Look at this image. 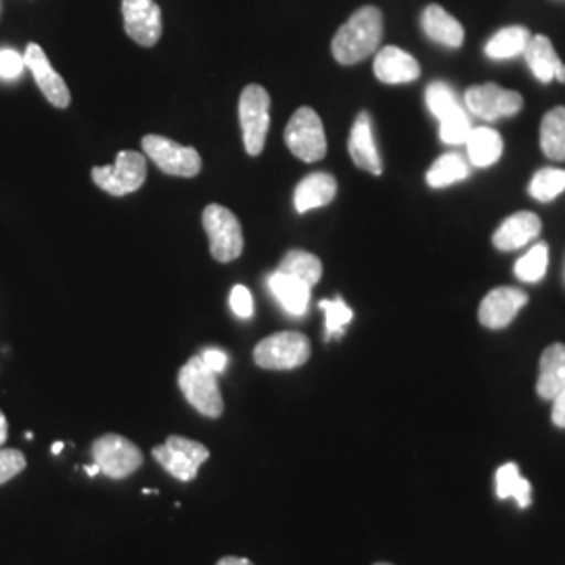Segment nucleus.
<instances>
[{"label":"nucleus","instance_id":"7ed1b4c3","mask_svg":"<svg viewBox=\"0 0 565 565\" xmlns=\"http://www.w3.org/2000/svg\"><path fill=\"white\" fill-rule=\"evenodd\" d=\"M203 228L210 239V252L218 263H233L243 254V231L237 216L218 203L203 210Z\"/></svg>","mask_w":565,"mask_h":565},{"label":"nucleus","instance_id":"a878e982","mask_svg":"<svg viewBox=\"0 0 565 565\" xmlns=\"http://www.w3.org/2000/svg\"><path fill=\"white\" fill-rule=\"evenodd\" d=\"M541 147L548 160L565 162V107H555L543 118Z\"/></svg>","mask_w":565,"mask_h":565},{"label":"nucleus","instance_id":"9d476101","mask_svg":"<svg viewBox=\"0 0 565 565\" xmlns=\"http://www.w3.org/2000/svg\"><path fill=\"white\" fill-rule=\"evenodd\" d=\"M93 459L102 467V473L111 480H124L132 476L142 465L139 446L118 434H105L93 448Z\"/></svg>","mask_w":565,"mask_h":565},{"label":"nucleus","instance_id":"e433bc0d","mask_svg":"<svg viewBox=\"0 0 565 565\" xmlns=\"http://www.w3.org/2000/svg\"><path fill=\"white\" fill-rule=\"evenodd\" d=\"M553 424L565 429V390L553 401Z\"/></svg>","mask_w":565,"mask_h":565},{"label":"nucleus","instance_id":"c9c22d12","mask_svg":"<svg viewBox=\"0 0 565 565\" xmlns=\"http://www.w3.org/2000/svg\"><path fill=\"white\" fill-rule=\"evenodd\" d=\"M200 356H202L205 366H207L210 371H214L216 375L223 373L224 369H226V364H228V356H226V352H223L221 348H205Z\"/></svg>","mask_w":565,"mask_h":565},{"label":"nucleus","instance_id":"a19ab883","mask_svg":"<svg viewBox=\"0 0 565 565\" xmlns=\"http://www.w3.org/2000/svg\"><path fill=\"white\" fill-rule=\"evenodd\" d=\"M61 450H63V445L55 443V445H53V455H60Z\"/></svg>","mask_w":565,"mask_h":565},{"label":"nucleus","instance_id":"412c9836","mask_svg":"<svg viewBox=\"0 0 565 565\" xmlns=\"http://www.w3.org/2000/svg\"><path fill=\"white\" fill-rule=\"evenodd\" d=\"M565 390V345L553 343L541 356V373L536 392L543 401H555Z\"/></svg>","mask_w":565,"mask_h":565},{"label":"nucleus","instance_id":"f03ea898","mask_svg":"<svg viewBox=\"0 0 565 565\" xmlns=\"http://www.w3.org/2000/svg\"><path fill=\"white\" fill-rule=\"evenodd\" d=\"M179 385L184 398L195 411L210 419H218L223 415L224 403L216 373L205 366L200 354L182 366Z\"/></svg>","mask_w":565,"mask_h":565},{"label":"nucleus","instance_id":"72a5a7b5","mask_svg":"<svg viewBox=\"0 0 565 565\" xmlns=\"http://www.w3.org/2000/svg\"><path fill=\"white\" fill-rule=\"evenodd\" d=\"M25 67V61L13 49H0V78L2 81H15L20 78Z\"/></svg>","mask_w":565,"mask_h":565},{"label":"nucleus","instance_id":"a211bd4d","mask_svg":"<svg viewBox=\"0 0 565 565\" xmlns=\"http://www.w3.org/2000/svg\"><path fill=\"white\" fill-rule=\"evenodd\" d=\"M541 228H543V224L536 214L518 212L497 228L492 243L501 252H515L532 239H536L541 235Z\"/></svg>","mask_w":565,"mask_h":565},{"label":"nucleus","instance_id":"4468645a","mask_svg":"<svg viewBox=\"0 0 565 565\" xmlns=\"http://www.w3.org/2000/svg\"><path fill=\"white\" fill-rule=\"evenodd\" d=\"M23 61H25V67L32 72L34 81L39 84L42 95L49 99V103L60 107V109H65L72 102L70 88H67V84L63 82L60 74L53 70L46 53L42 51V46H39L36 42H30L28 49H25Z\"/></svg>","mask_w":565,"mask_h":565},{"label":"nucleus","instance_id":"ddd939ff","mask_svg":"<svg viewBox=\"0 0 565 565\" xmlns=\"http://www.w3.org/2000/svg\"><path fill=\"white\" fill-rule=\"evenodd\" d=\"M126 34L141 44L153 46L162 39V9L156 0H121Z\"/></svg>","mask_w":565,"mask_h":565},{"label":"nucleus","instance_id":"4c0bfd02","mask_svg":"<svg viewBox=\"0 0 565 565\" xmlns=\"http://www.w3.org/2000/svg\"><path fill=\"white\" fill-rule=\"evenodd\" d=\"M7 436H9V424H7V417L0 411V446L7 443Z\"/></svg>","mask_w":565,"mask_h":565},{"label":"nucleus","instance_id":"473e14b6","mask_svg":"<svg viewBox=\"0 0 565 565\" xmlns=\"http://www.w3.org/2000/svg\"><path fill=\"white\" fill-rule=\"evenodd\" d=\"M25 469V457L15 448H0V486L7 484Z\"/></svg>","mask_w":565,"mask_h":565},{"label":"nucleus","instance_id":"b1692460","mask_svg":"<svg viewBox=\"0 0 565 565\" xmlns=\"http://www.w3.org/2000/svg\"><path fill=\"white\" fill-rule=\"evenodd\" d=\"M467 156H469V162L478 168H488L494 162H499L501 153H503V139L497 130L492 128H471L467 139Z\"/></svg>","mask_w":565,"mask_h":565},{"label":"nucleus","instance_id":"37998d69","mask_svg":"<svg viewBox=\"0 0 565 565\" xmlns=\"http://www.w3.org/2000/svg\"><path fill=\"white\" fill-rule=\"evenodd\" d=\"M564 277H565V270H564Z\"/></svg>","mask_w":565,"mask_h":565},{"label":"nucleus","instance_id":"f704fd0d","mask_svg":"<svg viewBox=\"0 0 565 565\" xmlns=\"http://www.w3.org/2000/svg\"><path fill=\"white\" fill-rule=\"evenodd\" d=\"M231 308L239 319H249L254 315V300L247 287L235 285L231 291Z\"/></svg>","mask_w":565,"mask_h":565},{"label":"nucleus","instance_id":"0eeeda50","mask_svg":"<svg viewBox=\"0 0 565 565\" xmlns=\"http://www.w3.org/2000/svg\"><path fill=\"white\" fill-rule=\"evenodd\" d=\"M239 121H242L243 142L249 156H260L266 145V135L270 126V95L258 84L243 88L239 97Z\"/></svg>","mask_w":565,"mask_h":565},{"label":"nucleus","instance_id":"c85d7f7f","mask_svg":"<svg viewBox=\"0 0 565 565\" xmlns=\"http://www.w3.org/2000/svg\"><path fill=\"white\" fill-rule=\"evenodd\" d=\"M469 177V166L459 153H446L427 170L425 181L434 189H445Z\"/></svg>","mask_w":565,"mask_h":565},{"label":"nucleus","instance_id":"ea45409f","mask_svg":"<svg viewBox=\"0 0 565 565\" xmlns=\"http://www.w3.org/2000/svg\"><path fill=\"white\" fill-rule=\"evenodd\" d=\"M86 473H88V476H99V473H102V467L97 463L88 465V467H86Z\"/></svg>","mask_w":565,"mask_h":565},{"label":"nucleus","instance_id":"5701e85b","mask_svg":"<svg viewBox=\"0 0 565 565\" xmlns=\"http://www.w3.org/2000/svg\"><path fill=\"white\" fill-rule=\"evenodd\" d=\"M268 287L287 315L302 317L303 312L308 310L312 287H308L306 282L298 281V279L277 270L268 277Z\"/></svg>","mask_w":565,"mask_h":565},{"label":"nucleus","instance_id":"423d86ee","mask_svg":"<svg viewBox=\"0 0 565 565\" xmlns=\"http://www.w3.org/2000/svg\"><path fill=\"white\" fill-rule=\"evenodd\" d=\"M285 145L302 162H319L327 153L323 121L310 107H300L285 126Z\"/></svg>","mask_w":565,"mask_h":565},{"label":"nucleus","instance_id":"6ab92c4d","mask_svg":"<svg viewBox=\"0 0 565 565\" xmlns=\"http://www.w3.org/2000/svg\"><path fill=\"white\" fill-rule=\"evenodd\" d=\"M524 57L536 81L548 84L557 78L565 84V65L546 36H532L525 46Z\"/></svg>","mask_w":565,"mask_h":565},{"label":"nucleus","instance_id":"58836bf2","mask_svg":"<svg viewBox=\"0 0 565 565\" xmlns=\"http://www.w3.org/2000/svg\"><path fill=\"white\" fill-rule=\"evenodd\" d=\"M216 565H254L249 559H243V557H223Z\"/></svg>","mask_w":565,"mask_h":565},{"label":"nucleus","instance_id":"6e6552de","mask_svg":"<svg viewBox=\"0 0 565 565\" xmlns=\"http://www.w3.org/2000/svg\"><path fill=\"white\" fill-rule=\"evenodd\" d=\"M153 459L162 465L172 478L181 482H191L195 480L200 467L210 459V450L202 443L182 436H170L166 445L153 448Z\"/></svg>","mask_w":565,"mask_h":565},{"label":"nucleus","instance_id":"39448f33","mask_svg":"<svg viewBox=\"0 0 565 565\" xmlns=\"http://www.w3.org/2000/svg\"><path fill=\"white\" fill-rule=\"evenodd\" d=\"M310 340L298 331H281L254 348V361L268 371H291L310 359Z\"/></svg>","mask_w":565,"mask_h":565},{"label":"nucleus","instance_id":"393cba45","mask_svg":"<svg viewBox=\"0 0 565 565\" xmlns=\"http://www.w3.org/2000/svg\"><path fill=\"white\" fill-rule=\"evenodd\" d=\"M532 34L524 25H509L486 42L484 53L490 60H513L524 55Z\"/></svg>","mask_w":565,"mask_h":565},{"label":"nucleus","instance_id":"cd10ccee","mask_svg":"<svg viewBox=\"0 0 565 565\" xmlns=\"http://www.w3.org/2000/svg\"><path fill=\"white\" fill-rule=\"evenodd\" d=\"M279 273H285L298 281L306 282L308 287H315L323 277V264L321 260L303 249H291L285 258H282Z\"/></svg>","mask_w":565,"mask_h":565},{"label":"nucleus","instance_id":"f8f14e48","mask_svg":"<svg viewBox=\"0 0 565 565\" xmlns=\"http://www.w3.org/2000/svg\"><path fill=\"white\" fill-rule=\"evenodd\" d=\"M467 109L486 121L501 120L522 111L524 99L515 90H507L499 84H482L471 86L465 93Z\"/></svg>","mask_w":565,"mask_h":565},{"label":"nucleus","instance_id":"dca6fc26","mask_svg":"<svg viewBox=\"0 0 565 565\" xmlns=\"http://www.w3.org/2000/svg\"><path fill=\"white\" fill-rule=\"evenodd\" d=\"M352 162L356 163L364 172H371L375 177H380L384 172V163L380 158L375 137H373V128H371V116L363 111L356 116L352 132H350V142H348Z\"/></svg>","mask_w":565,"mask_h":565},{"label":"nucleus","instance_id":"2f4dec72","mask_svg":"<svg viewBox=\"0 0 565 565\" xmlns=\"http://www.w3.org/2000/svg\"><path fill=\"white\" fill-rule=\"evenodd\" d=\"M548 266V249L543 243L534 245L525 256L515 264V275L524 282H539L545 277Z\"/></svg>","mask_w":565,"mask_h":565},{"label":"nucleus","instance_id":"4be33fe9","mask_svg":"<svg viewBox=\"0 0 565 565\" xmlns=\"http://www.w3.org/2000/svg\"><path fill=\"white\" fill-rule=\"evenodd\" d=\"M335 193H338L335 179L324 172H315V174H308L296 186L294 203H296V210L303 214V212H310V210H317V207H323L327 203L333 202Z\"/></svg>","mask_w":565,"mask_h":565},{"label":"nucleus","instance_id":"f257e3e1","mask_svg":"<svg viewBox=\"0 0 565 565\" xmlns=\"http://www.w3.org/2000/svg\"><path fill=\"white\" fill-rule=\"evenodd\" d=\"M384 39V15L377 7H361L338 30L331 42L333 57L342 65H354L371 57Z\"/></svg>","mask_w":565,"mask_h":565},{"label":"nucleus","instance_id":"c756f323","mask_svg":"<svg viewBox=\"0 0 565 565\" xmlns=\"http://www.w3.org/2000/svg\"><path fill=\"white\" fill-rule=\"evenodd\" d=\"M565 191V170L557 168H545L534 174L530 182V195L536 202L548 203L559 198Z\"/></svg>","mask_w":565,"mask_h":565},{"label":"nucleus","instance_id":"aec40b11","mask_svg":"<svg viewBox=\"0 0 565 565\" xmlns=\"http://www.w3.org/2000/svg\"><path fill=\"white\" fill-rule=\"evenodd\" d=\"M422 28L429 41L448 49H459L465 41L463 25L440 4H429L422 15Z\"/></svg>","mask_w":565,"mask_h":565},{"label":"nucleus","instance_id":"bb28decb","mask_svg":"<svg viewBox=\"0 0 565 565\" xmlns=\"http://www.w3.org/2000/svg\"><path fill=\"white\" fill-rule=\"evenodd\" d=\"M497 497L499 499H515L520 509L532 505V486L522 478L518 463H505L497 471Z\"/></svg>","mask_w":565,"mask_h":565},{"label":"nucleus","instance_id":"7c9ffc66","mask_svg":"<svg viewBox=\"0 0 565 565\" xmlns=\"http://www.w3.org/2000/svg\"><path fill=\"white\" fill-rule=\"evenodd\" d=\"M319 308L324 312V338L327 340H338L342 338L345 324L352 321L354 312L342 298L335 300H321Z\"/></svg>","mask_w":565,"mask_h":565},{"label":"nucleus","instance_id":"20e7f679","mask_svg":"<svg viewBox=\"0 0 565 565\" xmlns=\"http://www.w3.org/2000/svg\"><path fill=\"white\" fill-rule=\"evenodd\" d=\"M425 102L429 111L440 121V139L446 145H461L473 128L471 120L457 99L452 86L446 82H434L427 86Z\"/></svg>","mask_w":565,"mask_h":565},{"label":"nucleus","instance_id":"f3484780","mask_svg":"<svg viewBox=\"0 0 565 565\" xmlns=\"http://www.w3.org/2000/svg\"><path fill=\"white\" fill-rule=\"evenodd\" d=\"M373 72L377 81L385 84H406L415 82L422 74V67L413 55L398 46H384L373 61Z\"/></svg>","mask_w":565,"mask_h":565},{"label":"nucleus","instance_id":"1a4fd4ad","mask_svg":"<svg viewBox=\"0 0 565 565\" xmlns=\"http://www.w3.org/2000/svg\"><path fill=\"white\" fill-rule=\"evenodd\" d=\"M141 145L147 158L153 160L156 166L170 177L193 179L202 170V158L193 147H182L179 142L158 137V135L145 137Z\"/></svg>","mask_w":565,"mask_h":565},{"label":"nucleus","instance_id":"2eb2a0df","mask_svg":"<svg viewBox=\"0 0 565 565\" xmlns=\"http://www.w3.org/2000/svg\"><path fill=\"white\" fill-rule=\"evenodd\" d=\"M525 303H527V294L522 289L499 287V289H492L480 303L478 319L488 329H505L507 324L513 323V319L518 317V312L524 308Z\"/></svg>","mask_w":565,"mask_h":565},{"label":"nucleus","instance_id":"79ce46f5","mask_svg":"<svg viewBox=\"0 0 565 565\" xmlns=\"http://www.w3.org/2000/svg\"><path fill=\"white\" fill-rule=\"evenodd\" d=\"M375 565H392V564H375Z\"/></svg>","mask_w":565,"mask_h":565},{"label":"nucleus","instance_id":"9b49d317","mask_svg":"<svg viewBox=\"0 0 565 565\" xmlns=\"http://www.w3.org/2000/svg\"><path fill=\"white\" fill-rule=\"evenodd\" d=\"M90 174L105 193L121 198L141 189L147 179V162L137 151H120L114 166L93 168Z\"/></svg>","mask_w":565,"mask_h":565}]
</instances>
